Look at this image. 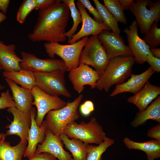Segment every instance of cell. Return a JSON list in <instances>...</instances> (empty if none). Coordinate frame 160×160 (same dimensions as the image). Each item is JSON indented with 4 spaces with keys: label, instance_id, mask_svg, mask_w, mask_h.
I'll return each mask as SVG.
<instances>
[{
    "label": "cell",
    "instance_id": "5bb4252c",
    "mask_svg": "<svg viewBox=\"0 0 160 160\" xmlns=\"http://www.w3.org/2000/svg\"><path fill=\"white\" fill-rule=\"evenodd\" d=\"M7 111L11 113L13 117L11 124L6 126L7 136L16 135L20 140L27 141L28 133L31 125L30 112H25L18 109L15 107L7 108Z\"/></svg>",
    "mask_w": 160,
    "mask_h": 160
},
{
    "label": "cell",
    "instance_id": "ab89813d",
    "mask_svg": "<svg viewBox=\"0 0 160 160\" xmlns=\"http://www.w3.org/2000/svg\"><path fill=\"white\" fill-rule=\"evenodd\" d=\"M119 1L124 10L129 9L131 7L135 2L133 0H119Z\"/></svg>",
    "mask_w": 160,
    "mask_h": 160
},
{
    "label": "cell",
    "instance_id": "f1b7e54d",
    "mask_svg": "<svg viewBox=\"0 0 160 160\" xmlns=\"http://www.w3.org/2000/svg\"><path fill=\"white\" fill-rule=\"evenodd\" d=\"M114 142V139L107 137L103 142L97 146L89 145L86 160H102L103 153Z\"/></svg>",
    "mask_w": 160,
    "mask_h": 160
},
{
    "label": "cell",
    "instance_id": "d4e9b609",
    "mask_svg": "<svg viewBox=\"0 0 160 160\" xmlns=\"http://www.w3.org/2000/svg\"><path fill=\"white\" fill-rule=\"evenodd\" d=\"M59 137L65 148L71 153L73 160H86L89 144L78 139H70L64 133Z\"/></svg>",
    "mask_w": 160,
    "mask_h": 160
},
{
    "label": "cell",
    "instance_id": "6da1fadb",
    "mask_svg": "<svg viewBox=\"0 0 160 160\" xmlns=\"http://www.w3.org/2000/svg\"><path fill=\"white\" fill-rule=\"evenodd\" d=\"M68 7L60 0L44 9L39 10L37 22L32 32L28 36L35 42H60L65 41L64 36L70 16Z\"/></svg>",
    "mask_w": 160,
    "mask_h": 160
},
{
    "label": "cell",
    "instance_id": "9a60e30c",
    "mask_svg": "<svg viewBox=\"0 0 160 160\" xmlns=\"http://www.w3.org/2000/svg\"><path fill=\"white\" fill-rule=\"evenodd\" d=\"M98 36L110 58L123 55H132L120 34L104 30Z\"/></svg>",
    "mask_w": 160,
    "mask_h": 160
},
{
    "label": "cell",
    "instance_id": "f35d334b",
    "mask_svg": "<svg viewBox=\"0 0 160 160\" xmlns=\"http://www.w3.org/2000/svg\"><path fill=\"white\" fill-rule=\"evenodd\" d=\"M56 0H35L34 9L41 10L47 7L54 3Z\"/></svg>",
    "mask_w": 160,
    "mask_h": 160
},
{
    "label": "cell",
    "instance_id": "44dd1931",
    "mask_svg": "<svg viewBox=\"0 0 160 160\" xmlns=\"http://www.w3.org/2000/svg\"><path fill=\"white\" fill-rule=\"evenodd\" d=\"M14 44L6 45L0 40V64L4 71H18L21 69L22 59L17 55Z\"/></svg>",
    "mask_w": 160,
    "mask_h": 160
},
{
    "label": "cell",
    "instance_id": "7bdbcfd3",
    "mask_svg": "<svg viewBox=\"0 0 160 160\" xmlns=\"http://www.w3.org/2000/svg\"><path fill=\"white\" fill-rule=\"evenodd\" d=\"M6 18V15L2 12H0V23L5 20Z\"/></svg>",
    "mask_w": 160,
    "mask_h": 160
},
{
    "label": "cell",
    "instance_id": "4fadbf2b",
    "mask_svg": "<svg viewBox=\"0 0 160 160\" xmlns=\"http://www.w3.org/2000/svg\"><path fill=\"white\" fill-rule=\"evenodd\" d=\"M76 4L81 15L82 24L80 30L74 35L71 39L68 40V43H74L80 39L89 35L98 36L104 30L111 31L104 24L99 23L92 19L87 13L83 5L78 0Z\"/></svg>",
    "mask_w": 160,
    "mask_h": 160
},
{
    "label": "cell",
    "instance_id": "8d00e7d4",
    "mask_svg": "<svg viewBox=\"0 0 160 160\" xmlns=\"http://www.w3.org/2000/svg\"><path fill=\"white\" fill-rule=\"evenodd\" d=\"M28 160H57V158L49 153L43 152L34 153Z\"/></svg>",
    "mask_w": 160,
    "mask_h": 160
},
{
    "label": "cell",
    "instance_id": "5b68a950",
    "mask_svg": "<svg viewBox=\"0 0 160 160\" xmlns=\"http://www.w3.org/2000/svg\"><path fill=\"white\" fill-rule=\"evenodd\" d=\"M84 47L80 54L79 65H91L101 76L111 58L98 36L88 38Z\"/></svg>",
    "mask_w": 160,
    "mask_h": 160
},
{
    "label": "cell",
    "instance_id": "4316f807",
    "mask_svg": "<svg viewBox=\"0 0 160 160\" xmlns=\"http://www.w3.org/2000/svg\"><path fill=\"white\" fill-rule=\"evenodd\" d=\"M93 1L102 17L104 23L109 28L112 32L120 34L121 31L119 28L118 22L106 7L101 4L98 0Z\"/></svg>",
    "mask_w": 160,
    "mask_h": 160
},
{
    "label": "cell",
    "instance_id": "ba28073f",
    "mask_svg": "<svg viewBox=\"0 0 160 160\" xmlns=\"http://www.w3.org/2000/svg\"><path fill=\"white\" fill-rule=\"evenodd\" d=\"M34 73L36 85L45 93L52 96L63 95L68 98L71 97L66 87L65 73L54 72Z\"/></svg>",
    "mask_w": 160,
    "mask_h": 160
},
{
    "label": "cell",
    "instance_id": "e575fe53",
    "mask_svg": "<svg viewBox=\"0 0 160 160\" xmlns=\"http://www.w3.org/2000/svg\"><path fill=\"white\" fill-rule=\"evenodd\" d=\"M94 110V106L93 103L89 100H86L80 106V111L84 116H87Z\"/></svg>",
    "mask_w": 160,
    "mask_h": 160
},
{
    "label": "cell",
    "instance_id": "7402d4cb",
    "mask_svg": "<svg viewBox=\"0 0 160 160\" xmlns=\"http://www.w3.org/2000/svg\"><path fill=\"white\" fill-rule=\"evenodd\" d=\"M123 142L129 149H136L144 152L147 160H155L160 157V140L152 139L146 141H135L127 137H124Z\"/></svg>",
    "mask_w": 160,
    "mask_h": 160
},
{
    "label": "cell",
    "instance_id": "74e56055",
    "mask_svg": "<svg viewBox=\"0 0 160 160\" xmlns=\"http://www.w3.org/2000/svg\"><path fill=\"white\" fill-rule=\"evenodd\" d=\"M147 136L153 139L160 140V123L149 129L147 132Z\"/></svg>",
    "mask_w": 160,
    "mask_h": 160
},
{
    "label": "cell",
    "instance_id": "836d02e7",
    "mask_svg": "<svg viewBox=\"0 0 160 160\" xmlns=\"http://www.w3.org/2000/svg\"><path fill=\"white\" fill-rule=\"evenodd\" d=\"M93 16L94 20L100 23H104L101 15L96 8H94L88 0H78Z\"/></svg>",
    "mask_w": 160,
    "mask_h": 160
},
{
    "label": "cell",
    "instance_id": "8992f818",
    "mask_svg": "<svg viewBox=\"0 0 160 160\" xmlns=\"http://www.w3.org/2000/svg\"><path fill=\"white\" fill-rule=\"evenodd\" d=\"M88 38L85 36L76 42L66 45L46 42L44 47L51 58H54L55 55L61 57L66 65L67 71H69L79 66L80 54Z\"/></svg>",
    "mask_w": 160,
    "mask_h": 160
},
{
    "label": "cell",
    "instance_id": "484cf974",
    "mask_svg": "<svg viewBox=\"0 0 160 160\" xmlns=\"http://www.w3.org/2000/svg\"><path fill=\"white\" fill-rule=\"evenodd\" d=\"M4 77L9 79L22 87L31 90L36 85V78L34 72L28 70L21 69L19 71H4Z\"/></svg>",
    "mask_w": 160,
    "mask_h": 160
},
{
    "label": "cell",
    "instance_id": "e0dca14e",
    "mask_svg": "<svg viewBox=\"0 0 160 160\" xmlns=\"http://www.w3.org/2000/svg\"><path fill=\"white\" fill-rule=\"evenodd\" d=\"M30 112L31 117V125L29 130L27 139L28 145L23 156L30 158L34 154L39 143L41 144L44 140L47 126L43 121L40 127L37 126L35 121L36 111L32 107Z\"/></svg>",
    "mask_w": 160,
    "mask_h": 160
},
{
    "label": "cell",
    "instance_id": "83f0119b",
    "mask_svg": "<svg viewBox=\"0 0 160 160\" xmlns=\"http://www.w3.org/2000/svg\"><path fill=\"white\" fill-rule=\"evenodd\" d=\"M61 1L69 8L73 21V25L71 28L64 33V36L68 38L69 40L71 39L77 31L79 25L82 22V17L80 12L76 7L74 0H62Z\"/></svg>",
    "mask_w": 160,
    "mask_h": 160
},
{
    "label": "cell",
    "instance_id": "9c48e42d",
    "mask_svg": "<svg viewBox=\"0 0 160 160\" xmlns=\"http://www.w3.org/2000/svg\"><path fill=\"white\" fill-rule=\"evenodd\" d=\"M22 61L20 63L21 69L34 73L61 72L65 73L67 67L62 59L54 58L40 59L33 54L23 51L21 52Z\"/></svg>",
    "mask_w": 160,
    "mask_h": 160
},
{
    "label": "cell",
    "instance_id": "30bf717a",
    "mask_svg": "<svg viewBox=\"0 0 160 160\" xmlns=\"http://www.w3.org/2000/svg\"><path fill=\"white\" fill-rule=\"evenodd\" d=\"M31 92L34 97L32 105H35L37 109L35 120L39 127L41 124L46 114L49 111L60 109L67 103L58 96L47 94L36 85L34 87Z\"/></svg>",
    "mask_w": 160,
    "mask_h": 160
},
{
    "label": "cell",
    "instance_id": "7a4b0ae2",
    "mask_svg": "<svg viewBox=\"0 0 160 160\" xmlns=\"http://www.w3.org/2000/svg\"><path fill=\"white\" fill-rule=\"evenodd\" d=\"M135 62L132 55H123L111 58L95 88L107 92L114 84L124 82L132 74V67Z\"/></svg>",
    "mask_w": 160,
    "mask_h": 160
},
{
    "label": "cell",
    "instance_id": "603a6c76",
    "mask_svg": "<svg viewBox=\"0 0 160 160\" xmlns=\"http://www.w3.org/2000/svg\"><path fill=\"white\" fill-rule=\"evenodd\" d=\"M151 119L160 123V96H158L143 111H139L130 123L131 126L136 128L144 124Z\"/></svg>",
    "mask_w": 160,
    "mask_h": 160
},
{
    "label": "cell",
    "instance_id": "7c38bea8",
    "mask_svg": "<svg viewBox=\"0 0 160 160\" xmlns=\"http://www.w3.org/2000/svg\"><path fill=\"white\" fill-rule=\"evenodd\" d=\"M100 75L95 70L85 64H80L70 71L68 75L74 90L80 94L84 90V86L89 85L92 89L95 84Z\"/></svg>",
    "mask_w": 160,
    "mask_h": 160
},
{
    "label": "cell",
    "instance_id": "60d3db41",
    "mask_svg": "<svg viewBox=\"0 0 160 160\" xmlns=\"http://www.w3.org/2000/svg\"><path fill=\"white\" fill-rule=\"evenodd\" d=\"M10 1L9 0H0V10L4 14H6L9 7Z\"/></svg>",
    "mask_w": 160,
    "mask_h": 160
},
{
    "label": "cell",
    "instance_id": "f546056e",
    "mask_svg": "<svg viewBox=\"0 0 160 160\" xmlns=\"http://www.w3.org/2000/svg\"><path fill=\"white\" fill-rule=\"evenodd\" d=\"M160 20L154 22L148 32L144 34L143 40L150 48H155L160 44V28L158 27Z\"/></svg>",
    "mask_w": 160,
    "mask_h": 160
},
{
    "label": "cell",
    "instance_id": "8fae6325",
    "mask_svg": "<svg viewBox=\"0 0 160 160\" xmlns=\"http://www.w3.org/2000/svg\"><path fill=\"white\" fill-rule=\"evenodd\" d=\"M137 27L136 22L134 20L129 28H124V31L127 36L128 46L136 62L142 64L146 62L148 57L153 55L150 51V47L139 36Z\"/></svg>",
    "mask_w": 160,
    "mask_h": 160
},
{
    "label": "cell",
    "instance_id": "f6af8a7d",
    "mask_svg": "<svg viewBox=\"0 0 160 160\" xmlns=\"http://www.w3.org/2000/svg\"><path fill=\"white\" fill-rule=\"evenodd\" d=\"M7 136L6 135V134L4 133H0V139L1 138L4 137H6Z\"/></svg>",
    "mask_w": 160,
    "mask_h": 160
},
{
    "label": "cell",
    "instance_id": "d590c367",
    "mask_svg": "<svg viewBox=\"0 0 160 160\" xmlns=\"http://www.w3.org/2000/svg\"><path fill=\"white\" fill-rule=\"evenodd\" d=\"M147 62L151 65L153 71L157 72L160 71V58L153 55L148 57L146 60Z\"/></svg>",
    "mask_w": 160,
    "mask_h": 160
},
{
    "label": "cell",
    "instance_id": "d6a6232c",
    "mask_svg": "<svg viewBox=\"0 0 160 160\" xmlns=\"http://www.w3.org/2000/svg\"><path fill=\"white\" fill-rule=\"evenodd\" d=\"M13 107H16L15 103L10 93L9 89H7L5 92H2L1 94L0 109Z\"/></svg>",
    "mask_w": 160,
    "mask_h": 160
},
{
    "label": "cell",
    "instance_id": "52a82bcc",
    "mask_svg": "<svg viewBox=\"0 0 160 160\" xmlns=\"http://www.w3.org/2000/svg\"><path fill=\"white\" fill-rule=\"evenodd\" d=\"M129 10L136 18L141 33L148 32L152 24L160 20V1L152 2L150 0H136Z\"/></svg>",
    "mask_w": 160,
    "mask_h": 160
},
{
    "label": "cell",
    "instance_id": "2e32d148",
    "mask_svg": "<svg viewBox=\"0 0 160 160\" xmlns=\"http://www.w3.org/2000/svg\"><path fill=\"white\" fill-rule=\"evenodd\" d=\"M63 144L59 136L54 135L47 127L44 140L38 145L35 153L47 152L58 160H73L72 155L63 148Z\"/></svg>",
    "mask_w": 160,
    "mask_h": 160
},
{
    "label": "cell",
    "instance_id": "1f68e13d",
    "mask_svg": "<svg viewBox=\"0 0 160 160\" xmlns=\"http://www.w3.org/2000/svg\"><path fill=\"white\" fill-rule=\"evenodd\" d=\"M35 8V0H24L17 10L16 20L21 24L23 23L28 16Z\"/></svg>",
    "mask_w": 160,
    "mask_h": 160
},
{
    "label": "cell",
    "instance_id": "b9f144b4",
    "mask_svg": "<svg viewBox=\"0 0 160 160\" xmlns=\"http://www.w3.org/2000/svg\"><path fill=\"white\" fill-rule=\"evenodd\" d=\"M150 50L154 56L160 58V48H151L150 49Z\"/></svg>",
    "mask_w": 160,
    "mask_h": 160
},
{
    "label": "cell",
    "instance_id": "ac0fdd59",
    "mask_svg": "<svg viewBox=\"0 0 160 160\" xmlns=\"http://www.w3.org/2000/svg\"><path fill=\"white\" fill-rule=\"evenodd\" d=\"M154 73L150 66L146 70L140 74H131L130 78L126 82L116 85L114 89L111 94L113 97L124 92H130L134 95L138 92Z\"/></svg>",
    "mask_w": 160,
    "mask_h": 160
},
{
    "label": "cell",
    "instance_id": "ffe728a7",
    "mask_svg": "<svg viewBox=\"0 0 160 160\" xmlns=\"http://www.w3.org/2000/svg\"><path fill=\"white\" fill-rule=\"evenodd\" d=\"M160 94V87L151 84L148 81L138 92L129 97L127 102L135 105L139 111L141 112Z\"/></svg>",
    "mask_w": 160,
    "mask_h": 160
},
{
    "label": "cell",
    "instance_id": "d6986e66",
    "mask_svg": "<svg viewBox=\"0 0 160 160\" xmlns=\"http://www.w3.org/2000/svg\"><path fill=\"white\" fill-rule=\"evenodd\" d=\"M5 80L11 90L16 107L20 111L30 112L34 100L31 90L19 86L9 79L5 78Z\"/></svg>",
    "mask_w": 160,
    "mask_h": 160
},
{
    "label": "cell",
    "instance_id": "4dcf8cb0",
    "mask_svg": "<svg viewBox=\"0 0 160 160\" xmlns=\"http://www.w3.org/2000/svg\"><path fill=\"white\" fill-rule=\"evenodd\" d=\"M104 5L118 22L126 24L127 21L119 0H103Z\"/></svg>",
    "mask_w": 160,
    "mask_h": 160
},
{
    "label": "cell",
    "instance_id": "cb8c5ba5",
    "mask_svg": "<svg viewBox=\"0 0 160 160\" xmlns=\"http://www.w3.org/2000/svg\"><path fill=\"white\" fill-rule=\"evenodd\" d=\"M5 137L0 139V160H22L27 141L20 140L16 145L12 146L5 141Z\"/></svg>",
    "mask_w": 160,
    "mask_h": 160
},
{
    "label": "cell",
    "instance_id": "ee69618b",
    "mask_svg": "<svg viewBox=\"0 0 160 160\" xmlns=\"http://www.w3.org/2000/svg\"><path fill=\"white\" fill-rule=\"evenodd\" d=\"M2 69V67L1 66V65L0 64V71ZM5 86H3L2 85H1L0 84V90H1L4 89L5 88Z\"/></svg>",
    "mask_w": 160,
    "mask_h": 160
},
{
    "label": "cell",
    "instance_id": "3957f363",
    "mask_svg": "<svg viewBox=\"0 0 160 160\" xmlns=\"http://www.w3.org/2000/svg\"><path fill=\"white\" fill-rule=\"evenodd\" d=\"M83 97V95L80 94L73 101L67 102L63 108L51 110L47 114L45 121L47 127L54 135L59 136L67 125L79 118L78 108Z\"/></svg>",
    "mask_w": 160,
    "mask_h": 160
},
{
    "label": "cell",
    "instance_id": "277c9868",
    "mask_svg": "<svg viewBox=\"0 0 160 160\" xmlns=\"http://www.w3.org/2000/svg\"><path fill=\"white\" fill-rule=\"evenodd\" d=\"M63 133L70 139H78L87 144L99 145L107 137L102 126L94 117L87 123L83 121L78 124L74 121L69 124Z\"/></svg>",
    "mask_w": 160,
    "mask_h": 160
}]
</instances>
